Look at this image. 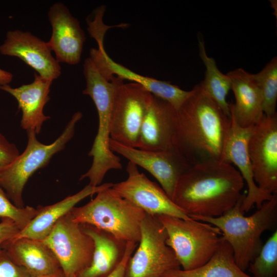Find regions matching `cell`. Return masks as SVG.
<instances>
[{"label": "cell", "instance_id": "f1b7e54d", "mask_svg": "<svg viewBox=\"0 0 277 277\" xmlns=\"http://www.w3.org/2000/svg\"><path fill=\"white\" fill-rule=\"evenodd\" d=\"M0 277H31L23 267L16 264L6 251L0 248Z\"/></svg>", "mask_w": 277, "mask_h": 277}, {"label": "cell", "instance_id": "e0dca14e", "mask_svg": "<svg viewBox=\"0 0 277 277\" xmlns=\"http://www.w3.org/2000/svg\"><path fill=\"white\" fill-rule=\"evenodd\" d=\"M48 16L52 34L47 43L55 53V58L59 63L78 64L86 41L79 21L61 2L55 3L50 7Z\"/></svg>", "mask_w": 277, "mask_h": 277}, {"label": "cell", "instance_id": "cb8c5ba5", "mask_svg": "<svg viewBox=\"0 0 277 277\" xmlns=\"http://www.w3.org/2000/svg\"><path fill=\"white\" fill-rule=\"evenodd\" d=\"M164 277H252L236 265L232 249L221 236L211 258L203 265L189 270L181 269L167 272Z\"/></svg>", "mask_w": 277, "mask_h": 277}, {"label": "cell", "instance_id": "7a4b0ae2", "mask_svg": "<svg viewBox=\"0 0 277 277\" xmlns=\"http://www.w3.org/2000/svg\"><path fill=\"white\" fill-rule=\"evenodd\" d=\"M191 90L177 110L175 148L192 165L207 160H220L230 130L231 117L200 84Z\"/></svg>", "mask_w": 277, "mask_h": 277}, {"label": "cell", "instance_id": "4316f807", "mask_svg": "<svg viewBox=\"0 0 277 277\" xmlns=\"http://www.w3.org/2000/svg\"><path fill=\"white\" fill-rule=\"evenodd\" d=\"M252 277H276L277 275V230L263 245L248 267Z\"/></svg>", "mask_w": 277, "mask_h": 277}, {"label": "cell", "instance_id": "8fae6325", "mask_svg": "<svg viewBox=\"0 0 277 277\" xmlns=\"http://www.w3.org/2000/svg\"><path fill=\"white\" fill-rule=\"evenodd\" d=\"M253 178L264 191L277 192V115H264L253 127L248 143Z\"/></svg>", "mask_w": 277, "mask_h": 277}, {"label": "cell", "instance_id": "5bb4252c", "mask_svg": "<svg viewBox=\"0 0 277 277\" xmlns=\"http://www.w3.org/2000/svg\"><path fill=\"white\" fill-rule=\"evenodd\" d=\"M104 33L93 34L98 43L97 48H92L89 57L97 69L106 76H116L122 80L133 81L142 86L153 95L164 100L176 110L191 94V90L185 91L166 81L140 75L114 61L106 52L103 46Z\"/></svg>", "mask_w": 277, "mask_h": 277}, {"label": "cell", "instance_id": "52a82bcc", "mask_svg": "<svg viewBox=\"0 0 277 277\" xmlns=\"http://www.w3.org/2000/svg\"><path fill=\"white\" fill-rule=\"evenodd\" d=\"M166 230V243L183 270L199 267L216 251L222 233L216 227L192 218L184 220L165 214L155 215Z\"/></svg>", "mask_w": 277, "mask_h": 277}, {"label": "cell", "instance_id": "4dcf8cb0", "mask_svg": "<svg viewBox=\"0 0 277 277\" xmlns=\"http://www.w3.org/2000/svg\"><path fill=\"white\" fill-rule=\"evenodd\" d=\"M0 222V248L13 240L20 231L16 224L9 219H2Z\"/></svg>", "mask_w": 277, "mask_h": 277}, {"label": "cell", "instance_id": "f546056e", "mask_svg": "<svg viewBox=\"0 0 277 277\" xmlns=\"http://www.w3.org/2000/svg\"><path fill=\"white\" fill-rule=\"evenodd\" d=\"M19 154L15 144L9 142L0 132V170L10 164Z\"/></svg>", "mask_w": 277, "mask_h": 277}, {"label": "cell", "instance_id": "d6986e66", "mask_svg": "<svg viewBox=\"0 0 277 277\" xmlns=\"http://www.w3.org/2000/svg\"><path fill=\"white\" fill-rule=\"evenodd\" d=\"M52 82L35 73L34 80L30 84L17 88L9 85L0 86L1 90L16 100L22 112L21 126L27 132L39 133L44 123L50 118L44 114V108L50 98L49 94Z\"/></svg>", "mask_w": 277, "mask_h": 277}, {"label": "cell", "instance_id": "277c9868", "mask_svg": "<svg viewBox=\"0 0 277 277\" xmlns=\"http://www.w3.org/2000/svg\"><path fill=\"white\" fill-rule=\"evenodd\" d=\"M112 187L100 190L86 204L73 207L70 211L71 217L78 223L106 231L121 241L138 243L141 224L146 213Z\"/></svg>", "mask_w": 277, "mask_h": 277}, {"label": "cell", "instance_id": "7402d4cb", "mask_svg": "<svg viewBox=\"0 0 277 277\" xmlns=\"http://www.w3.org/2000/svg\"><path fill=\"white\" fill-rule=\"evenodd\" d=\"M113 185L112 183H106L97 186L88 184L77 193L55 204L38 206L36 215L14 239L26 238L43 241L50 233L56 222L69 212L78 203L105 188L112 187Z\"/></svg>", "mask_w": 277, "mask_h": 277}, {"label": "cell", "instance_id": "d6a6232c", "mask_svg": "<svg viewBox=\"0 0 277 277\" xmlns=\"http://www.w3.org/2000/svg\"><path fill=\"white\" fill-rule=\"evenodd\" d=\"M12 78V73L0 68V86L9 85Z\"/></svg>", "mask_w": 277, "mask_h": 277}, {"label": "cell", "instance_id": "5b68a950", "mask_svg": "<svg viewBox=\"0 0 277 277\" xmlns=\"http://www.w3.org/2000/svg\"><path fill=\"white\" fill-rule=\"evenodd\" d=\"M86 86L83 93L92 98L96 108L98 125L96 135L88 155L92 157L89 169L80 178L89 180V184L97 186L108 171L121 169L120 157L110 149L111 116L116 91L120 83L116 79L109 80L96 73L86 79Z\"/></svg>", "mask_w": 277, "mask_h": 277}, {"label": "cell", "instance_id": "d4e9b609", "mask_svg": "<svg viewBox=\"0 0 277 277\" xmlns=\"http://www.w3.org/2000/svg\"><path fill=\"white\" fill-rule=\"evenodd\" d=\"M199 55L206 68L205 78L200 84L202 89L220 106L223 111L231 117L230 104L227 96L231 89V81L227 74L221 72L214 60L207 54L204 42L199 37Z\"/></svg>", "mask_w": 277, "mask_h": 277}, {"label": "cell", "instance_id": "8992f818", "mask_svg": "<svg viewBox=\"0 0 277 277\" xmlns=\"http://www.w3.org/2000/svg\"><path fill=\"white\" fill-rule=\"evenodd\" d=\"M82 117L81 112H75L61 135L50 144L38 141L34 132H27L28 142L24 152L0 170V185L15 206L25 207L23 192L28 180L38 169L46 166L55 154L65 147L73 137L76 125Z\"/></svg>", "mask_w": 277, "mask_h": 277}, {"label": "cell", "instance_id": "1f68e13d", "mask_svg": "<svg viewBox=\"0 0 277 277\" xmlns=\"http://www.w3.org/2000/svg\"><path fill=\"white\" fill-rule=\"evenodd\" d=\"M138 243L128 242L124 255L116 268L107 277H125L128 261L137 247Z\"/></svg>", "mask_w": 277, "mask_h": 277}, {"label": "cell", "instance_id": "83f0119b", "mask_svg": "<svg viewBox=\"0 0 277 277\" xmlns=\"http://www.w3.org/2000/svg\"><path fill=\"white\" fill-rule=\"evenodd\" d=\"M37 213V209L33 207L26 206L19 208L15 206L0 185V219L11 220L21 231L30 223Z\"/></svg>", "mask_w": 277, "mask_h": 277}, {"label": "cell", "instance_id": "2e32d148", "mask_svg": "<svg viewBox=\"0 0 277 277\" xmlns=\"http://www.w3.org/2000/svg\"><path fill=\"white\" fill-rule=\"evenodd\" d=\"M51 52L47 42L30 32L21 30L8 31L0 46L2 55L20 58L39 75L53 81L60 76L61 67Z\"/></svg>", "mask_w": 277, "mask_h": 277}, {"label": "cell", "instance_id": "6da1fadb", "mask_svg": "<svg viewBox=\"0 0 277 277\" xmlns=\"http://www.w3.org/2000/svg\"><path fill=\"white\" fill-rule=\"evenodd\" d=\"M244 181L231 164L219 160L201 161L180 176L172 200L189 216L217 217L242 196Z\"/></svg>", "mask_w": 277, "mask_h": 277}, {"label": "cell", "instance_id": "ffe728a7", "mask_svg": "<svg viewBox=\"0 0 277 277\" xmlns=\"http://www.w3.org/2000/svg\"><path fill=\"white\" fill-rule=\"evenodd\" d=\"M235 103L230 104L231 114L242 127H253L264 116L263 100L252 74L238 68L227 74Z\"/></svg>", "mask_w": 277, "mask_h": 277}, {"label": "cell", "instance_id": "30bf717a", "mask_svg": "<svg viewBox=\"0 0 277 277\" xmlns=\"http://www.w3.org/2000/svg\"><path fill=\"white\" fill-rule=\"evenodd\" d=\"M152 96L137 83H123L119 86L111 116V139L137 147L142 125Z\"/></svg>", "mask_w": 277, "mask_h": 277}, {"label": "cell", "instance_id": "9a60e30c", "mask_svg": "<svg viewBox=\"0 0 277 277\" xmlns=\"http://www.w3.org/2000/svg\"><path fill=\"white\" fill-rule=\"evenodd\" d=\"M253 127H242L231 114V126L225 142L220 160L233 163L238 168L244 180L246 182L248 192L242 204L244 212L249 211L255 205L259 209L273 195L261 189L255 184L252 165L248 151V143Z\"/></svg>", "mask_w": 277, "mask_h": 277}, {"label": "cell", "instance_id": "7c38bea8", "mask_svg": "<svg viewBox=\"0 0 277 277\" xmlns=\"http://www.w3.org/2000/svg\"><path fill=\"white\" fill-rule=\"evenodd\" d=\"M109 146L114 153L122 155L152 175L171 200L179 177L192 165L176 148L144 150L122 145L111 138Z\"/></svg>", "mask_w": 277, "mask_h": 277}, {"label": "cell", "instance_id": "9c48e42d", "mask_svg": "<svg viewBox=\"0 0 277 277\" xmlns=\"http://www.w3.org/2000/svg\"><path fill=\"white\" fill-rule=\"evenodd\" d=\"M57 260L65 277H76L92 261L94 243L70 212L61 217L42 241Z\"/></svg>", "mask_w": 277, "mask_h": 277}, {"label": "cell", "instance_id": "ba28073f", "mask_svg": "<svg viewBox=\"0 0 277 277\" xmlns=\"http://www.w3.org/2000/svg\"><path fill=\"white\" fill-rule=\"evenodd\" d=\"M137 248L129 258L125 277H164L180 269V263L166 240L165 229L155 215L146 214L141 224Z\"/></svg>", "mask_w": 277, "mask_h": 277}, {"label": "cell", "instance_id": "484cf974", "mask_svg": "<svg viewBox=\"0 0 277 277\" xmlns=\"http://www.w3.org/2000/svg\"><path fill=\"white\" fill-rule=\"evenodd\" d=\"M261 91L263 111L266 116L276 114L277 58L274 57L259 73L252 74Z\"/></svg>", "mask_w": 277, "mask_h": 277}, {"label": "cell", "instance_id": "836d02e7", "mask_svg": "<svg viewBox=\"0 0 277 277\" xmlns=\"http://www.w3.org/2000/svg\"><path fill=\"white\" fill-rule=\"evenodd\" d=\"M36 277H65L64 275L63 272L56 273V274H49V275H43L40 276H36Z\"/></svg>", "mask_w": 277, "mask_h": 277}, {"label": "cell", "instance_id": "44dd1931", "mask_svg": "<svg viewBox=\"0 0 277 277\" xmlns=\"http://www.w3.org/2000/svg\"><path fill=\"white\" fill-rule=\"evenodd\" d=\"M2 248L12 261L25 268L31 277L63 272L56 257L42 241L26 238L14 239Z\"/></svg>", "mask_w": 277, "mask_h": 277}, {"label": "cell", "instance_id": "4fadbf2b", "mask_svg": "<svg viewBox=\"0 0 277 277\" xmlns=\"http://www.w3.org/2000/svg\"><path fill=\"white\" fill-rule=\"evenodd\" d=\"M126 171L127 179L113 184L112 187L122 197L149 215L165 214L184 220L191 219L173 202L162 187L140 172L135 164L129 161Z\"/></svg>", "mask_w": 277, "mask_h": 277}, {"label": "cell", "instance_id": "ac0fdd59", "mask_svg": "<svg viewBox=\"0 0 277 277\" xmlns=\"http://www.w3.org/2000/svg\"><path fill=\"white\" fill-rule=\"evenodd\" d=\"M176 125L177 110L166 101L153 95L142 125L136 148L149 151L175 148Z\"/></svg>", "mask_w": 277, "mask_h": 277}, {"label": "cell", "instance_id": "603a6c76", "mask_svg": "<svg viewBox=\"0 0 277 277\" xmlns=\"http://www.w3.org/2000/svg\"><path fill=\"white\" fill-rule=\"evenodd\" d=\"M82 225L85 232L94 241V251L90 265L76 277H107L122 260L127 243L93 226Z\"/></svg>", "mask_w": 277, "mask_h": 277}, {"label": "cell", "instance_id": "3957f363", "mask_svg": "<svg viewBox=\"0 0 277 277\" xmlns=\"http://www.w3.org/2000/svg\"><path fill=\"white\" fill-rule=\"evenodd\" d=\"M246 194L229 210L217 217L190 216L191 218L218 228L222 238L231 246L234 261L243 271L259 253L262 246L261 235L275 229L277 224V194L265 201L260 208L249 216H244L241 205Z\"/></svg>", "mask_w": 277, "mask_h": 277}]
</instances>
